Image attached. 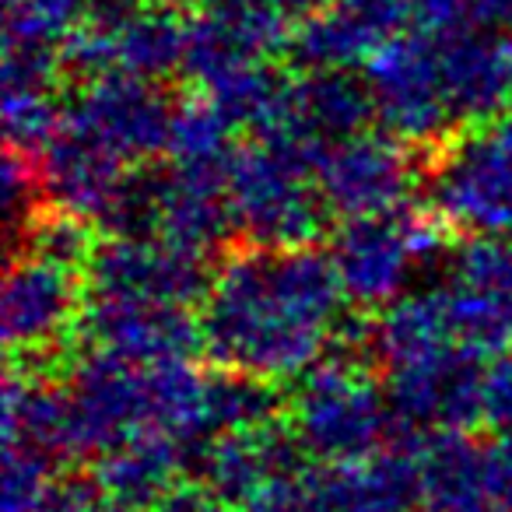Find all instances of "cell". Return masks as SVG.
Masks as SVG:
<instances>
[{
    "mask_svg": "<svg viewBox=\"0 0 512 512\" xmlns=\"http://www.w3.org/2000/svg\"><path fill=\"white\" fill-rule=\"evenodd\" d=\"M344 302L337 267L320 246L232 249L197 313L204 355L221 372L264 383L302 379L334 351Z\"/></svg>",
    "mask_w": 512,
    "mask_h": 512,
    "instance_id": "cell-1",
    "label": "cell"
},
{
    "mask_svg": "<svg viewBox=\"0 0 512 512\" xmlns=\"http://www.w3.org/2000/svg\"><path fill=\"white\" fill-rule=\"evenodd\" d=\"M295 446L313 463H348L372 456L397 439L386 390L358 358L327 355L295 379L285 407Z\"/></svg>",
    "mask_w": 512,
    "mask_h": 512,
    "instance_id": "cell-2",
    "label": "cell"
},
{
    "mask_svg": "<svg viewBox=\"0 0 512 512\" xmlns=\"http://www.w3.org/2000/svg\"><path fill=\"white\" fill-rule=\"evenodd\" d=\"M449 228L432 207H400L379 218L341 221L330 260L341 278L344 299L358 309H390L411 295V281L432 264H446Z\"/></svg>",
    "mask_w": 512,
    "mask_h": 512,
    "instance_id": "cell-3",
    "label": "cell"
},
{
    "mask_svg": "<svg viewBox=\"0 0 512 512\" xmlns=\"http://www.w3.org/2000/svg\"><path fill=\"white\" fill-rule=\"evenodd\" d=\"M228 211L235 232L256 249L316 246L330 221L316 172L260 137L228 162Z\"/></svg>",
    "mask_w": 512,
    "mask_h": 512,
    "instance_id": "cell-4",
    "label": "cell"
},
{
    "mask_svg": "<svg viewBox=\"0 0 512 512\" xmlns=\"http://www.w3.org/2000/svg\"><path fill=\"white\" fill-rule=\"evenodd\" d=\"M365 85L372 95L376 123L407 148H432L453 141L456 116L442 85L439 39L428 32H404L390 39L365 64Z\"/></svg>",
    "mask_w": 512,
    "mask_h": 512,
    "instance_id": "cell-5",
    "label": "cell"
},
{
    "mask_svg": "<svg viewBox=\"0 0 512 512\" xmlns=\"http://www.w3.org/2000/svg\"><path fill=\"white\" fill-rule=\"evenodd\" d=\"M428 207L449 232L512 235V155L495 130L442 144L428 169Z\"/></svg>",
    "mask_w": 512,
    "mask_h": 512,
    "instance_id": "cell-6",
    "label": "cell"
},
{
    "mask_svg": "<svg viewBox=\"0 0 512 512\" xmlns=\"http://www.w3.org/2000/svg\"><path fill=\"white\" fill-rule=\"evenodd\" d=\"M85 306V274L39 260L32 253L11 256L4 274V299H0L4 344L11 358L57 369V351L78 341Z\"/></svg>",
    "mask_w": 512,
    "mask_h": 512,
    "instance_id": "cell-7",
    "label": "cell"
},
{
    "mask_svg": "<svg viewBox=\"0 0 512 512\" xmlns=\"http://www.w3.org/2000/svg\"><path fill=\"white\" fill-rule=\"evenodd\" d=\"M372 120L376 109L365 78L355 71H309L288 78L278 116L256 137L316 172L334 144L365 134Z\"/></svg>",
    "mask_w": 512,
    "mask_h": 512,
    "instance_id": "cell-8",
    "label": "cell"
},
{
    "mask_svg": "<svg viewBox=\"0 0 512 512\" xmlns=\"http://www.w3.org/2000/svg\"><path fill=\"white\" fill-rule=\"evenodd\" d=\"M176 102L162 95L155 81L113 78L81 85L74 99L64 102V123L130 169H148L169 148V127Z\"/></svg>",
    "mask_w": 512,
    "mask_h": 512,
    "instance_id": "cell-9",
    "label": "cell"
},
{
    "mask_svg": "<svg viewBox=\"0 0 512 512\" xmlns=\"http://www.w3.org/2000/svg\"><path fill=\"white\" fill-rule=\"evenodd\" d=\"M214 267L151 235H109L95 246L85 271L88 299H130L193 309L204 302Z\"/></svg>",
    "mask_w": 512,
    "mask_h": 512,
    "instance_id": "cell-10",
    "label": "cell"
},
{
    "mask_svg": "<svg viewBox=\"0 0 512 512\" xmlns=\"http://www.w3.org/2000/svg\"><path fill=\"white\" fill-rule=\"evenodd\" d=\"M414 148L390 137L386 130H365L334 144L316 165V186L330 218L358 221L393 214L411 204L418 186Z\"/></svg>",
    "mask_w": 512,
    "mask_h": 512,
    "instance_id": "cell-11",
    "label": "cell"
},
{
    "mask_svg": "<svg viewBox=\"0 0 512 512\" xmlns=\"http://www.w3.org/2000/svg\"><path fill=\"white\" fill-rule=\"evenodd\" d=\"M295 25L278 0H211L186 18L183 74L200 85L242 67L274 64L292 50Z\"/></svg>",
    "mask_w": 512,
    "mask_h": 512,
    "instance_id": "cell-12",
    "label": "cell"
},
{
    "mask_svg": "<svg viewBox=\"0 0 512 512\" xmlns=\"http://www.w3.org/2000/svg\"><path fill=\"white\" fill-rule=\"evenodd\" d=\"M383 390L400 432H470L484 421V362L463 351L393 365L386 369Z\"/></svg>",
    "mask_w": 512,
    "mask_h": 512,
    "instance_id": "cell-13",
    "label": "cell"
},
{
    "mask_svg": "<svg viewBox=\"0 0 512 512\" xmlns=\"http://www.w3.org/2000/svg\"><path fill=\"white\" fill-rule=\"evenodd\" d=\"M418 0H330V8L295 25L292 64L309 71H355L390 39L414 29Z\"/></svg>",
    "mask_w": 512,
    "mask_h": 512,
    "instance_id": "cell-14",
    "label": "cell"
},
{
    "mask_svg": "<svg viewBox=\"0 0 512 512\" xmlns=\"http://www.w3.org/2000/svg\"><path fill=\"white\" fill-rule=\"evenodd\" d=\"M78 341L141 365L193 362L204 351L193 309L130 299H88Z\"/></svg>",
    "mask_w": 512,
    "mask_h": 512,
    "instance_id": "cell-15",
    "label": "cell"
},
{
    "mask_svg": "<svg viewBox=\"0 0 512 512\" xmlns=\"http://www.w3.org/2000/svg\"><path fill=\"white\" fill-rule=\"evenodd\" d=\"M299 456L285 418L260 428H235L207 439L193 453V481L225 509L239 512L271 481L302 467Z\"/></svg>",
    "mask_w": 512,
    "mask_h": 512,
    "instance_id": "cell-16",
    "label": "cell"
},
{
    "mask_svg": "<svg viewBox=\"0 0 512 512\" xmlns=\"http://www.w3.org/2000/svg\"><path fill=\"white\" fill-rule=\"evenodd\" d=\"M439 39L442 85L456 127L502 120L512 109V36L509 32H456Z\"/></svg>",
    "mask_w": 512,
    "mask_h": 512,
    "instance_id": "cell-17",
    "label": "cell"
},
{
    "mask_svg": "<svg viewBox=\"0 0 512 512\" xmlns=\"http://www.w3.org/2000/svg\"><path fill=\"white\" fill-rule=\"evenodd\" d=\"M4 442H22L57 463L78 460L71 390L57 383L53 369L11 362L4 386Z\"/></svg>",
    "mask_w": 512,
    "mask_h": 512,
    "instance_id": "cell-18",
    "label": "cell"
},
{
    "mask_svg": "<svg viewBox=\"0 0 512 512\" xmlns=\"http://www.w3.org/2000/svg\"><path fill=\"white\" fill-rule=\"evenodd\" d=\"M193 467V449L169 435H137L95 456L92 481L113 502L137 512H155L183 484Z\"/></svg>",
    "mask_w": 512,
    "mask_h": 512,
    "instance_id": "cell-19",
    "label": "cell"
},
{
    "mask_svg": "<svg viewBox=\"0 0 512 512\" xmlns=\"http://www.w3.org/2000/svg\"><path fill=\"white\" fill-rule=\"evenodd\" d=\"M414 449L425 512H463L484 505V446L467 432H404Z\"/></svg>",
    "mask_w": 512,
    "mask_h": 512,
    "instance_id": "cell-20",
    "label": "cell"
},
{
    "mask_svg": "<svg viewBox=\"0 0 512 512\" xmlns=\"http://www.w3.org/2000/svg\"><path fill=\"white\" fill-rule=\"evenodd\" d=\"M228 137L232 127L207 95L179 99L172 109L165 162L179 169H228L235 155V148H228Z\"/></svg>",
    "mask_w": 512,
    "mask_h": 512,
    "instance_id": "cell-21",
    "label": "cell"
},
{
    "mask_svg": "<svg viewBox=\"0 0 512 512\" xmlns=\"http://www.w3.org/2000/svg\"><path fill=\"white\" fill-rule=\"evenodd\" d=\"M288 78L274 64H256L232 71L225 78L204 85V95L214 102L232 130H253V137L278 116L281 99H285Z\"/></svg>",
    "mask_w": 512,
    "mask_h": 512,
    "instance_id": "cell-22",
    "label": "cell"
},
{
    "mask_svg": "<svg viewBox=\"0 0 512 512\" xmlns=\"http://www.w3.org/2000/svg\"><path fill=\"white\" fill-rule=\"evenodd\" d=\"M92 0H4V46L64 50Z\"/></svg>",
    "mask_w": 512,
    "mask_h": 512,
    "instance_id": "cell-23",
    "label": "cell"
},
{
    "mask_svg": "<svg viewBox=\"0 0 512 512\" xmlns=\"http://www.w3.org/2000/svg\"><path fill=\"white\" fill-rule=\"evenodd\" d=\"M95 246H99V242H95L88 221L46 204L43 211L32 218V225L25 228L22 242H18V249L11 256L32 253V256H39V260H50V264H57V267L85 274L88 264H92Z\"/></svg>",
    "mask_w": 512,
    "mask_h": 512,
    "instance_id": "cell-24",
    "label": "cell"
},
{
    "mask_svg": "<svg viewBox=\"0 0 512 512\" xmlns=\"http://www.w3.org/2000/svg\"><path fill=\"white\" fill-rule=\"evenodd\" d=\"M446 281L512 299V235H470L446 256Z\"/></svg>",
    "mask_w": 512,
    "mask_h": 512,
    "instance_id": "cell-25",
    "label": "cell"
},
{
    "mask_svg": "<svg viewBox=\"0 0 512 512\" xmlns=\"http://www.w3.org/2000/svg\"><path fill=\"white\" fill-rule=\"evenodd\" d=\"M60 123H64V102L57 99V88L4 92V137L18 155H43L60 134Z\"/></svg>",
    "mask_w": 512,
    "mask_h": 512,
    "instance_id": "cell-26",
    "label": "cell"
},
{
    "mask_svg": "<svg viewBox=\"0 0 512 512\" xmlns=\"http://www.w3.org/2000/svg\"><path fill=\"white\" fill-rule=\"evenodd\" d=\"M53 456L22 442H4V470H0V512H43L50 491L57 488Z\"/></svg>",
    "mask_w": 512,
    "mask_h": 512,
    "instance_id": "cell-27",
    "label": "cell"
},
{
    "mask_svg": "<svg viewBox=\"0 0 512 512\" xmlns=\"http://www.w3.org/2000/svg\"><path fill=\"white\" fill-rule=\"evenodd\" d=\"M0 204H4V225H8V256L18 249L25 228L32 225L39 211L46 207L43 179H39L36 158H25L18 151H4L0 165Z\"/></svg>",
    "mask_w": 512,
    "mask_h": 512,
    "instance_id": "cell-28",
    "label": "cell"
},
{
    "mask_svg": "<svg viewBox=\"0 0 512 512\" xmlns=\"http://www.w3.org/2000/svg\"><path fill=\"white\" fill-rule=\"evenodd\" d=\"M484 425L495 432H512V348L484 365V393H481Z\"/></svg>",
    "mask_w": 512,
    "mask_h": 512,
    "instance_id": "cell-29",
    "label": "cell"
},
{
    "mask_svg": "<svg viewBox=\"0 0 512 512\" xmlns=\"http://www.w3.org/2000/svg\"><path fill=\"white\" fill-rule=\"evenodd\" d=\"M484 498L512 512V432H495V439L484 442Z\"/></svg>",
    "mask_w": 512,
    "mask_h": 512,
    "instance_id": "cell-30",
    "label": "cell"
},
{
    "mask_svg": "<svg viewBox=\"0 0 512 512\" xmlns=\"http://www.w3.org/2000/svg\"><path fill=\"white\" fill-rule=\"evenodd\" d=\"M43 512H137V509H127V505L106 498L92 477L88 481L74 477V481H57V488L46 498Z\"/></svg>",
    "mask_w": 512,
    "mask_h": 512,
    "instance_id": "cell-31",
    "label": "cell"
},
{
    "mask_svg": "<svg viewBox=\"0 0 512 512\" xmlns=\"http://www.w3.org/2000/svg\"><path fill=\"white\" fill-rule=\"evenodd\" d=\"M278 8L292 18V25H302L313 15H320V11H327L330 0H278Z\"/></svg>",
    "mask_w": 512,
    "mask_h": 512,
    "instance_id": "cell-32",
    "label": "cell"
},
{
    "mask_svg": "<svg viewBox=\"0 0 512 512\" xmlns=\"http://www.w3.org/2000/svg\"><path fill=\"white\" fill-rule=\"evenodd\" d=\"M495 137H498V141H502V148L512 155V109L502 116V120L495 123Z\"/></svg>",
    "mask_w": 512,
    "mask_h": 512,
    "instance_id": "cell-33",
    "label": "cell"
},
{
    "mask_svg": "<svg viewBox=\"0 0 512 512\" xmlns=\"http://www.w3.org/2000/svg\"><path fill=\"white\" fill-rule=\"evenodd\" d=\"M151 4H162V8H172V11H200V8H207L211 0H151Z\"/></svg>",
    "mask_w": 512,
    "mask_h": 512,
    "instance_id": "cell-34",
    "label": "cell"
},
{
    "mask_svg": "<svg viewBox=\"0 0 512 512\" xmlns=\"http://www.w3.org/2000/svg\"><path fill=\"white\" fill-rule=\"evenodd\" d=\"M463 512H502V509H495V505L484 502V505H474V509H463Z\"/></svg>",
    "mask_w": 512,
    "mask_h": 512,
    "instance_id": "cell-35",
    "label": "cell"
}]
</instances>
